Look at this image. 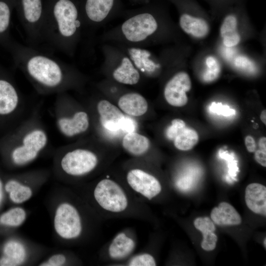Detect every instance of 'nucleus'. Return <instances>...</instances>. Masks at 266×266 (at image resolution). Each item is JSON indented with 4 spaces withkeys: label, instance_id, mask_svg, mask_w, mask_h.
Listing matches in <instances>:
<instances>
[{
    "label": "nucleus",
    "instance_id": "obj_1",
    "mask_svg": "<svg viewBox=\"0 0 266 266\" xmlns=\"http://www.w3.org/2000/svg\"><path fill=\"white\" fill-rule=\"evenodd\" d=\"M12 51L16 66L41 95H57L82 82L74 66L37 48L16 43Z\"/></svg>",
    "mask_w": 266,
    "mask_h": 266
},
{
    "label": "nucleus",
    "instance_id": "obj_26",
    "mask_svg": "<svg viewBox=\"0 0 266 266\" xmlns=\"http://www.w3.org/2000/svg\"><path fill=\"white\" fill-rule=\"evenodd\" d=\"M173 141L174 145L177 149L188 151L197 144L199 135L194 129L186 126L178 133Z\"/></svg>",
    "mask_w": 266,
    "mask_h": 266
},
{
    "label": "nucleus",
    "instance_id": "obj_20",
    "mask_svg": "<svg viewBox=\"0 0 266 266\" xmlns=\"http://www.w3.org/2000/svg\"><path fill=\"white\" fill-rule=\"evenodd\" d=\"M194 224L195 228L202 234L201 248L207 251L214 250L216 246L217 236L214 233L216 227L212 220L208 217H200L194 220Z\"/></svg>",
    "mask_w": 266,
    "mask_h": 266
},
{
    "label": "nucleus",
    "instance_id": "obj_33",
    "mask_svg": "<svg viewBox=\"0 0 266 266\" xmlns=\"http://www.w3.org/2000/svg\"><path fill=\"white\" fill-rule=\"evenodd\" d=\"M66 262V257L62 254H56L51 256L46 261L40 263V266H61Z\"/></svg>",
    "mask_w": 266,
    "mask_h": 266
},
{
    "label": "nucleus",
    "instance_id": "obj_31",
    "mask_svg": "<svg viewBox=\"0 0 266 266\" xmlns=\"http://www.w3.org/2000/svg\"><path fill=\"white\" fill-rule=\"evenodd\" d=\"M185 122L180 119H174L171 121V124L166 131V137L170 140H173L178 133L185 127Z\"/></svg>",
    "mask_w": 266,
    "mask_h": 266
},
{
    "label": "nucleus",
    "instance_id": "obj_40",
    "mask_svg": "<svg viewBox=\"0 0 266 266\" xmlns=\"http://www.w3.org/2000/svg\"><path fill=\"white\" fill-rule=\"evenodd\" d=\"M3 186L4 185L3 184L2 180L1 177H0V204L2 200V196H3L2 189L3 188Z\"/></svg>",
    "mask_w": 266,
    "mask_h": 266
},
{
    "label": "nucleus",
    "instance_id": "obj_27",
    "mask_svg": "<svg viewBox=\"0 0 266 266\" xmlns=\"http://www.w3.org/2000/svg\"><path fill=\"white\" fill-rule=\"evenodd\" d=\"M26 219V212L22 207L12 208L0 216V224L10 227H17L22 225Z\"/></svg>",
    "mask_w": 266,
    "mask_h": 266
},
{
    "label": "nucleus",
    "instance_id": "obj_18",
    "mask_svg": "<svg viewBox=\"0 0 266 266\" xmlns=\"http://www.w3.org/2000/svg\"><path fill=\"white\" fill-rule=\"evenodd\" d=\"M210 217L214 224L221 226L238 225L242 221L236 209L226 202H222L218 207L213 208Z\"/></svg>",
    "mask_w": 266,
    "mask_h": 266
},
{
    "label": "nucleus",
    "instance_id": "obj_9",
    "mask_svg": "<svg viewBox=\"0 0 266 266\" xmlns=\"http://www.w3.org/2000/svg\"><path fill=\"white\" fill-rule=\"evenodd\" d=\"M94 196L100 206L108 211L120 212L128 206V199L123 190L111 179L100 180L95 188Z\"/></svg>",
    "mask_w": 266,
    "mask_h": 266
},
{
    "label": "nucleus",
    "instance_id": "obj_41",
    "mask_svg": "<svg viewBox=\"0 0 266 266\" xmlns=\"http://www.w3.org/2000/svg\"><path fill=\"white\" fill-rule=\"evenodd\" d=\"M266 239L265 238L264 240V245H265V247L266 248Z\"/></svg>",
    "mask_w": 266,
    "mask_h": 266
},
{
    "label": "nucleus",
    "instance_id": "obj_38",
    "mask_svg": "<svg viewBox=\"0 0 266 266\" xmlns=\"http://www.w3.org/2000/svg\"><path fill=\"white\" fill-rule=\"evenodd\" d=\"M259 146L260 149L266 151V137H262L259 140Z\"/></svg>",
    "mask_w": 266,
    "mask_h": 266
},
{
    "label": "nucleus",
    "instance_id": "obj_17",
    "mask_svg": "<svg viewBox=\"0 0 266 266\" xmlns=\"http://www.w3.org/2000/svg\"><path fill=\"white\" fill-rule=\"evenodd\" d=\"M118 104L123 112L132 116H140L148 110V103L145 98L135 92L122 95L119 99Z\"/></svg>",
    "mask_w": 266,
    "mask_h": 266
},
{
    "label": "nucleus",
    "instance_id": "obj_32",
    "mask_svg": "<svg viewBox=\"0 0 266 266\" xmlns=\"http://www.w3.org/2000/svg\"><path fill=\"white\" fill-rule=\"evenodd\" d=\"M210 110L212 112L221 114L225 116L233 115L235 113V110L230 108L229 106L222 105L220 103L212 102Z\"/></svg>",
    "mask_w": 266,
    "mask_h": 266
},
{
    "label": "nucleus",
    "instance_id": "obj_4",
    "mask_svg": "<svg viewBox=\"0 0 266 266\" xmlns=\"http://www.w3.org/2000/svg\"><path fill=\"white\" fill-rule=\"evenodd\" d=\"M103 56L102 69L117 83L130 85L137 84L141 74L130 58L117 46L101 43Z\"/></svg>",
    "mask_w": 266,
    "mask_h": 266
},
{
    "label": "nucleus",
    "instance_id": "obj_25",
    "mask_svg": "<svg viewBox=\"0 0 266 266\" xmlns=\"http://www.w3.org/2000/svg\"><path fill=\"white\" fill-rule=\"evenodd\" d=\"M237 20L232 15H228L224 19L220 28V34L223 43L228 47L236 45L240 40V36L236 31Z\"/></svg>",
    "mask_w": 266,
    "mask_h": 266
},
{
    "label": "nucleus",
    "instance_id": "obj_7",
    "mask_svg": "<svg viewBox=\"0 0 266 266\" xmlns=\"http://www.w3.org/2000/svg\"><path fill=\"white\" fill-rule=\"evenodd\" d=\"M54 115L58 131L66 137H72L85 132L90 126L89 117L84 111L70 113L57 95L54 103Z\"/></svg>",
    "mask_w": 266,
    "mask_h": 266
},
{
    "label": "nucleus",
    "instance_id": "obj_21",
    "mask_svg": "<svg viewBox=\"0 0 266 266\" xmlns=\"http://www.w3.org/2000/svg\"><path fill=\"white\" fill-rule=\"evenodd\" d=\"M179 22L180 28L185 33L196 37H203L209 31V25L205 20L186 13L180 16Z\"/></svg>",
    "mask_w": 266,
    "mask_h": 266
},
{
    "label": "nucleus",
    "instance_id": "obj_36",
    "mask_svg": "<svg viewBox=\"0 0 266 266\" xmlns=\"http://www.w3.org/2000/svg\"><path fill=\"white\" fill-rule=\"evenodd\" d=\"M255 159L263 166H266V151L261 149L256 150L254 154Z\"/></svg>",
    "mask_w": 266,
    "mask_h": 266
},
{
    "label": "nucleus",
    "instance_id": "obj_16",
    "mask_svg": "<svg viewBox=\"0 0 266 266\" xmlns=\"http://www.w3.org/2000/svg\"><path fill=\"white\" fill-rule=\"evenodd\" d=\"M245 200L250 210L256 214L266 216V186L257 183L249 184L245 189Z\"/></svg>",
    "mask_w": 266,
    "mask_h": 266
},
{
    "label": "nucleus",
    "instance_id": "obj_2",
    "mask_svg": "<svg viewBox=\"0 0 266 266\" xmlns=\"http://www.w3.org/2000/svg\"><path fill=\"white\" fill-rule=\"evenodd\" d=\"M42 43L68 56H74L84 25L80 4L75 0H44Z\"/></svg>",
    "mask_w": 266,
    "mask_h": 266
},
{
    "label": "nucleus",
    "instance_id": "obj_10",
    "mask_svg": "<svg viewBox=\"0 0 266 266\" xmlns=\"http://www.w3.org/2000/svg\"><path fill=\"white\" fill-rule=\"evenodd\" d=\"M115 0H82L80 4L84 30L94 31L110 22Z\"/></svg>",
    "mask_w": 266,
    "mask_h": 266
},
{
    "label": "nucleus",
    "instance_id": "obj_5",
    "mask_svg": "<svg viewBox=\"0 0 266 266\" xmlns=\"http://www.w3.org/2000/svg\"><path fill=\"white\" fill-rule=\"evenodd\" d=\"M22 95L9 78L0 75V136L19 123L23 107Z\"/></svg>",
    "mask_w": 266,
    "mask_h": 266
},
{
    "label": "nucleus",
    "instance_id": "obj_39",
    "mask_svg": "<svg viewBox=\"0 0 266 266\" xmlns=\"http://www.w3.org/2000/svg\"><path fill=\"white\" fill-rule=\"evenodd\" d=\"M260 119L262 122L266 125V110L264 109L261 113Z\"/></svg>",
    "mask_w": 266,
    "mask_h": 266
},
{
    "label": "nucleus",
    "instance_id": "obj_12",
    "mask_svg": "<svg viewBox=\"0 0 266 266\" xmlns=\"http://www.w3.org/2000/svg\"><path fill=\"white\" fill-rule=\"evenodd\" d=\"M113 44L119 47L130 58L140 74L152 76L160 70L161 64L146 48L122 44Z\"/></svg>",
    "mask_w": 266,
    "mask_h": 266
},
{
    "label": "nucleus",
    "instance_id": "obj_28",
    "mask_svg": "<svg viewBox=\"0 0 266 266\" xmlns=\"http://www.w3.org/2000/svg\"><path fill=\"white\" fill-rule=\"evenodd\" d=\"M10 2L0 0V36L6 34L10 27L11 15Z\"/></svg>",
    "mask_w": 266,
    "mask_h": 266
},
{
    "label": "nucleus",
    "instance_id": "obj_19",
    "mask_svg": "<svg viewBox=\"0 0 266 266\" xmlns=\"http://www.w3.org/2000/svg\"><path fill=\"white\" fill-rule=\"evenodd\" d=\"M26 257V250L22 243L15 240H9L3 246L0 266H19L25 262Z\"/></svg>",
    "mask_w": 266,
    "mask_h": 266
},
{
    "label": "nucleus",
    "instance_id": "obj_35",
    "mask_svg": "<svg viewBox=\"0 0 266 266\" xmlns=\"http://www.w3.org/2000/svg\"><path fill=\"white\" fill-rule=\"evenodd\" d=\"M136 128V123L131 118L126 116L121 130L128 133L133 132Z\"/></svg>",
    "mask_w": 266,
    "mask_h": 266
},
{
    "label": "nucleus",
    "instance_id": "obj_6",
    "mask_svg": "<svg viewBox=\"0 0 266 266\" xmlns=\"http://www.w3.org/2000/svg\"><path fill=\"white\" fill-rule=\"evenodd\" d=\"M29 46L37 48L42 43L44 0H13Z\"/></svg>",
    "mask_w": 266,
    "mask_h": 266
},
{
    "label": "nucleus",
    "instance_id": "obj_15",
    "mask_svg": "<svg viewBox=\"0 0 266 266\" xmlns=\"http://www.w3.org/2000/svg\"><path fill=\"white\" fill-rule=\"evenodd\" d=\"M97 108L103 128L112 132L121 130L126 116L117 107L107 100H102L98 102Z\"/></svg>",
    "mask_w": 266,
    "mask_h": 266
},
{
    "label": "nucleus",
    "instance_id": "obj_30",
    "mask_svg": "<svg viewBox=\"0 0 266 266\" xmlns=\"http://www.w3.org/2000/svg\"><path fill=\"white\" fill-rule=\"evenodd\" d=\"M130 266H155L156 262L154 257L147 253L138 255L133 258L129 263Z\"/></svg>",
    "mask_w": 266,
    "mask_h": 266
},
{
    "label": "nucleus",
    "instance_id": "obj_23",
    "mask_svg": "<svg viewBox=\"0 0 266 266\" xmlns=\"http://www.w3.org/2000/svg\"><path fill=\"white\" fill-rule=\"evenodd\" d=\"M134 247L135 242L133 239L124 233H120L111 243L108 248V253L112 259H121L130 255Z\"/></svg>",
    "mask_w": 266,
    "mask_h": 266
},
{
    "label": "nucleus",
    "instance_id": "obj_11",
    "mask_svg": "<svg viewBox=\"0 0 266 266\" xmlns=\"http://www.w3.org/2000/svg\"><path fill=\"white\" fill-rule=\"evenodd\" d=\"M54 227L57 234L63 239H71L78 237L82 227L76 208L67 202L60 203L55 211Z\"/></svg>",
    "mask_w": 266,
    "mask_h": 266
},
{
    "label": "nucleus",
    "instance_id": "obj_13",
    "mask_svg": "<svg viewBox=\"0 0 266 266\" xmlns=\"http://www.w3.org/2000/svg\"><path fill=\"white\" fill-rule=\"evenodd\" d=\"M192 88V82L188 74L183 71L175 73L166 83L164 95L168 103L175 107L185 105L188 98L186 93Z\"/></svg>",
    "mask_w": 266,
    "mask_h": 266
},
{
    "label": "nucleus",
    "instance_id": "obj_8",
    "mask_svg": "<svg viewBox=\"0 0 266 266\" xmlns=\"http://www.w3.org/2000/svg\"><path fill=\"white\" fill-rule=\"evenodd\" d=\"M61 153L60 168L69 176L85 175L94 170L98 163L96 154L87 149L76 148Z\"/></svg>",
    "mask_w": 266,
    "mask_h": 266
},
{
    "label": "nucleus",
    "instance_id": "obj_22",
    "mask_svg": "<svg viewBox=\"0 0 266 266\" xmlns=\"http://www.w3.org/2000/svg\"><path fill=\"white\" fill-rule=\"evenodd\" d=\"M9 199L14 203L20 204L28 200L33 195L31 188L15 178L8 179L3 186Z\"/></svg>",
    "mask_w": 266,
    "mask_h": 266
},
{
    "label": "nucleus",
    "instance_id": "obj_24",
    "mask_svg": "<svg viewBox=\"0 0 266 266\" xmlns=\"http://www.w3.org/2000/svg\"><path fill=\"white\" fill-rule=\"evenodd\" d=\"M122 145L129 153L134 156H140L148 151L150 141L146 136L133 132L128 133L125 135Z\"/></svg>",
    "mask_w": 266,
    "mask_h": 266
},
{
    "label": "nucleus",
    "instance_id": "obj_37",
    "mask_svg": "<svg viewBox=\"0 0 266 266\" xmlns=\"http://www.w3.org/2000/svg\"><path fill=\"white\" fill-rule=\"evenodd\" d=\"M245 144L247 151L250 153H254L256 150V143L253 137L247 135L245 138Z\"/></svg>",
    "mask_w": 266,
    "mask_h": 266
},
{
    "label": "nucleus",
    "instance_id": "obj_14",
    "mask_svg": "<svg viewBox=\"0 0 266 266\" xmlns=\"http://www.w3.org/2000/svg\"><path fill=\"white\" fill-rule=\"evenodd\" d=\"M127 180L131 188L149 200L162 190L159 180L152 175L139 169H133L127 174Z\"/></svg>",
    "mask_w": 266,
    "mask_h": 266
},
{
    "label": "nucleus",
    "instance_id": "obj_3",
    "mask_svg": "<svg viewBox=\"0 0 266 266\" xmlns=\"http://www.w3.org/2000/svg\"><path fill=\"white\" fill-rule=\"evenodd\" d=\"M37 109L0 136V153L13 166H22L31 163L48 146V135Z\"/></svg>",
    "mask_w": 266,
    "mask_h": 266
},
{
    "label": "nucleus",
    "instance_id": "obj_34",
    "mask_svg": "<svg viewBox=\"0 0 266 266\" xmlns=\"http://www.w3.org/2000/svg\"><path fill=\"white\" fill-rule=\"evenodd\" d=\"M235 64L236 66L239 68L252 70V63L246 57H238L235 60Z\"/></svg>",
    "mask_w": 266,
    "mask_h": 266
},
{
    "label": "nucleus",
    "instance_id": "obj_29",
    "mask_svg": "<svg viewBox=\"0 0 266 266\" xmlns=\"http://www.w3.org/2000/svg\"><path fill=\"white\" fill-rule=\"evenodd\" d=\"M206 63L208 69L204 73L203 78L206 81H211L218 77L220 72V67L216 60L212 57H208Z\"/></svg>",
    "mask_w": 266,
    "mask_h": 266
}]
</instances>
